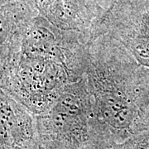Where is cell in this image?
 <instances>
[{
    "label": "cell",
    "instance_id": "obj_1",
    "mask_svg": "<svg viewBox=\"0 0 149 149\" xmlns=\"http://www.w3.org/2000/svg\"><path fill=\"white\" fill-rule=\"evenodd\" d=\"M88 43L37 13L1 36V91L36 116L42 113L66 85L84 78Z\"/></svg>",
    "mask_w": 149,
    "mask_h": 149
},
{
    "label": "cell",
    "instance_id": "obj_2",
    "mask_svg": "<svg viewBox=\"0 0 149 149\" xmlns=\"http://www.w3.org/2000/svg\"><path fill=\"white\" fill-rule=\"evenodd\" d=\"M85 79L96 114L115 145L149 130V69L103 33L87 45Z\"/></svg>",
    "mask_w": 149,
    "mask_h": 149
},
{
    "label": "cell",
    "instance_id": "obj_3",
    "mask_svg": "<svg viewBox=\"0 0 149 149\" xmlns=\"http://www.w3.org/2000/svg\"><path fill=\"white\" fill-rule=\"evenodd\" d=\"M42 149H113L96 114L85 77L66 85L47 110L37 115Z\"/></svg>",
    "mask_w": 149,
    "mask_h": 149
},
{
    "label": "cell",
    "instance_id": "obj_4",
    "mask_svg": "<svg viewBox=\"0 0 149 149\" xmlns=\"http://www.w3.org/2000/svg\"><path fill=\"white\" fill-rule=\"evenodd\" d=\"M103 33L119 42L149 69V0H112L96 37Z\"/></svg>",
    "mask_w": 149,
    "mask_h": 149
},
{
    "label": "cell",
    "instance_id": "obj_5",
    "mask_svg": "<svg viewBox=\"0 0 149 149\" xmlns=\"http://www.w3.org/2000/svg\"><path fill=\"white\" fill-rule=\"evenodd\" d=\"M39 14L55 27L85 37L89 42L97 31L107 10L99 0H38Z\"/></svg>",
    "mask_w": 149,
    "mask_h": 149
},
{
    "label": "cell",
    "instance_id": "obj_6",
    "mask_svg": "<svg viewBox=\"0 0 149 149\" xmlns=\"http://www.w3.org/2000/svg\"><path fill=\"white\" fill-rule=\"evenodd\" d=\"M0 96L1 149H42L37 116L3 91Z\"/></svg>",
    "mask_w": 149,
    "mask_h": 149
},
{
    "label": "cell",
    "instance_id": "obj_7",
    "mask_svg": "<svg viewBox=\"0 0 149 149\" xmlns=\"http://www.w3.org/2000/svg\"><path fill=\"white\" fill-rule=\"evenodd\" d=\"M113 149H149V130L133 135Z\"/></svg>",
    "mask_w": 149,
    "mask_h": 149
},
{
    "label": "cell",
    "instance_id": "obj_8",
    "mask_svg": "<svg viewBox=\"0 0 149 149\" xmlns=\"http://www.w3.org/2000/svg\"><path fill=\"white\" fill-rule=\"evenodd\" d=\"M9 1H21V2H24V3H27L32 4V5H34L36 7V4H37L38 0H1V4L4 3H7V2H9Z\"/></svg>",
    "mask_w": 149,
    "mask_h": 149
}]
</instances>
